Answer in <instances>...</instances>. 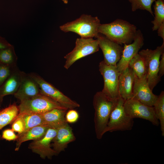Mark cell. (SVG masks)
Here are the masks:
<instances>
[{"label":"cell","mask_w":164,"mask_h":164,"mask_svg":"<svg viewBox=\"0 0 164 164\" xmlns=\"http://www.w3.org/2000/svg\"><path fill=\"white\" fill-rule=\"evenodd\" d=\"M118 98H111L102 91L94 95L93 100L95 110L94 122L97 139H101L105 133L111 114L117 105Z\"/></svg>","instance_id":"obj_1"},{"label":"cell","mask_w":164,"mask_h":164,"mask_svg":"<svg viewBox=\"0 0 164 164\" xmlns=\"http://www.w3.org/2000/svg\"><path fill=\"white\" fill-rule=\"evenodd\" d=\"M98 31L109 40L121 45L132 43L137 30L135 25L127 21L117 19L110 23L101 24Z\"/></svg>","instance_id":"obj_2"},{"label":"cell","mask_w":164,"mask_h":164,"mask_svg":"<svg viewBox=\"0 0 164 164\" xmlns=\"http://www.w3.org/2000/svg\"><path fill=\"white\" fill-rule=\"evenodd\" d=\"M101 24L97 16L84 14L75 20L60 26V28L65 32H75L81 38H96L99 34L98 29Z\"/></svg>","instance_id":"obj_3"},{"label":"cell","mask_w":164,"mask_h":164,"mask_svg":"<svg viewBox=\"0 0 164 164\" xmlns=\"http://www.w3.org/2000/svg\"><path fill=\"white\" fill-rule=\"evenodd\" d=\"M164 52V41L161 46L154 50L147 49L139 51L138 53L143 59L146 68L147 82L151 89L160 81L158 75L159 66L161 55Z\"/></svg>","instance_id":"obj_4"},{"label":"cell","mask_w":164,"mask_h":164,"mask_svg":"<svg viewBox=\"0 0 164 164\" xmlns=\"http://www.w3.org/2000/svg\"><path fill=\"white\" fill-rule=\"evenodd\" d=\"M19 113L42 114L54 109H68L49 97L41 93L20 101Z\"/></svg>","instance_id":"obj_5"},{"label":"cell","mask_w":164,"mask_h":164,"mask_svg":"<svg viewBox=\"0 0 164 164\" xmlns=\"http://www.w3.org/2000/svg\"><path fill=\"white\" fill-rule=\"evenodd\" d=\"M99 48L97 39H94L93 38L77 39L74 48L64 56L66 60L64 68L68 69L76 61L98 51Z\"/></svg>","instance_id":"obj_6"},{"label":"cell","mask_w":164,"mask_h":164,"mask_svg":"<svg viewBox=\"0 0 164 164\" xmlns=\"http://www.w3.org/2000/svg\"><path fill=\"white\" fill-rule=\"evenodd\" d=\"M125 101L119 97L117 104L111 114L105 133L108 132L128 131L132 129L134 125L133 119L125 111Z\"/></svg>","instance_id":"obj_7"},{"label":"cell","mask_w":164,"mask_h":164,"mask_svg":"<svg viewBox=\"0 0 164 164\" xmlns=\"http://www.w3.org/2000/svg\"><path fill=\"white\" fill-rule=\"evenodd\" d=\"M29 75L38 84L41 94L55 101L68 109L80 107L78 103L64 95L39 76L33 73Z\"/></svg>","instance_id":"obj_8"},{"label":"cell","mask_w":164,"mask_h":164,"mask_svg":"<svg viewBox=\"0 0 164 164\" xmlns=\"http://www.w3.org/2000/svg\"><path fill=\"white\" fill-rule=\"evenodd\" d=\"M99 67L104 79V87L101 91L111 98H118L119 97L118 84L120 73L116 66L108 65L103 60L100 63Z\"/></svg>","instance_id":"obj_9"},{"label":"cell","mask_w":164,"mask_h":164,"mask_svg":"<svg viewBox=\"0 0 164 164\" xmlns=\"http://www.w3.org/2000/svg\"><path fill=\"white\" fill-rule=\"evenodd\" d=\"M124 108L126 114L133 119L140 118L147 120L156 126L159 124L153 106L145 104L132 98L125 101Z\"/></svg>","instance_id":"obj_10"},{"label":"cell","mask_w":164,"mask_h":164,"mask_svg":"<svg viewBox=\"0 0 164 164\" xmlns=\"http://www.w3.org/2000/svg\"><path fill=\"white\" fill-rule=\"evenodd\" d=\"M57 132V129L49 128L43 137L30 143L28 148L32 152L38 154L43 159L47 158L51 159L53 156L58 155L51 148V142L56 135Z\"/></svg>","instance_id":"obj_11"},{"label":"cell","mask_w":164,"mask_h":164,"mask_svg":"<svg viewBox=\"0 0 164 164\" xmlns=\"http://www.w3.org/2000/svg\"><path fill=\"white\" fill-rule=\"evenodd\" d=\"M96 38L103 54V60L108 65L116 66L121 58L123 47L99 33Z\"/></svg>","instance_id":"obj_12"},{"label":"cell","mask_w":164,"mask_h":164,"mask_svg":"<svg viewBox=\"0 0 164 164\" xmlns=\"http://www.w3.org/2000/svg\"><path fill=\"white\" fill-rule=\"evenodd\" d=\"M144 41L143 34L138 29L137 30L133 42L129 44H124L121 56L116 65L120 73L128 67L131 60L138 53L144 45Z\"/></svg>","instance_id":"obj_13"},{"label":"cell","mask_w":164,"mask_h":164,"mask_svg":"<svg viewBox=\"0 0 164 164\" xmlns=\"http://www.w3.org/2000/svg\"><path fill=\"white\" fill-rule=\"evenodd\" d=\"M133 96L132 98L150 106H153L158 97L152 93L147 82L146 77L139 78L135 75Z\"/></svg>","instance_id":"obj_14"},{"label":"cell","mask_w":164,"mask_h":164,"mask_svg":"<svg viewBox=\"0 0 164 164\" xmlns=\"http://www.w3.org/2000/svg\"><path fill=\"white\" fill-rule=\"evenodd\" d=\"M57 133L53 139L51 146L57 155L65 151L68 145L76 140L72 128L66 122L57 129Z\"/></svg>","instance_id":"obj_15"},{"label":"cell","mask_w":164,"mask_h":164,"mask_svg":"<svg viewBox=\"0 0 164 164\" xmlns=\"http://www.w3.org/2000/svg\"><path fill=\"white\" fill-rule=\"evenodd\" d=\"M40 93L39 86L36 81L29 75H26L23 73L19 88L14 94L15 97L21 101Z\"/></svg>","instance_id":"obj_16"},{"label":"cell","mask_w":164,"mask_h":164,"mask_svg":"<svg viewBox=\"0 0 164 164\" xmlns=\"http://www.w3.org/2000/svg\"><path fill=\"white\" fill-rule=\"evenodd\" d=\"M135 75L128 67L121 72L119 75L118 91L119 95L125 101L133 97V90Z\"/></svg>","instance_id":"obj_17"},{"label":"cell","mask_w":164,"mask_h":164,"mask_svg":"<svg viewBox=\"0 0 164 164\" xmlns=\"http://www.w3.org/2000/svg\"><path fill=\"white\" fill-rule=\"evenodd\" d=\"M50 128L46 125L37 126L18 134L15 151H18L22 144L27 141L39 139L43 137Z\"/></svg>","instance_id":"obj_18"},{"label":"cell","mask_w":164,"mask_h":164,"mask_svg":"<svg viewBox=\"0 0 164 164\" xmlns=\"http://www.w3.org/2000/svg\"><path fill=\"white\" fill-rule=\"evenodd\" d=\"M23 72L15 71L0 86V101H2L5 96L14 94L20 86Z\"/></svg>","instance_id":"obj_19"},{"label":"cell","mask_w":164,"mask_h":164,"mask_svg":"<svg viewBox=\"0 0 164 164\" xmlns=\"http://www.w3.org/2000/svg\"><path fill=\"white\" fill-rule=\"evenodd\" d=\"M67 111L56 108L41 114L47 125L50 128L57 129L67 122L65 119Z\"/></svg>","instance_id":"obj_20"},{"label":"cell","mask_w":164,"mask_h":164,"mask_svg":"<svg viewBox=\"0 0 164 164\" xmlns=\"http://www.w3.org/2000/svg\"><path fill=\"white\" fill-rule=\"evenodd\" d=\"M19 114L18 106L15 104L0 111V130L13 121Z\"/></svg>","instance_id":"obj_21"},{"label":"cell","mask_w":164,"mask_h":164,"mask_svg":"<svg viewBox=\"0 0 164 164\" xmlns=\"http://www.w3.org/2000/svg\"><path fill=\"white\" fill-rule=\"evenodd\" d=\"M128 67L132 70L136 77L141 78L146 77L145 65L143 59L138 53L131 60Z\"/></svg>","instance_id":"obj_22"},{"label":"cell","mask_w":164,"mask_h":164,"mask_svg":"<svg viewBox=\"0 0 164 164\" xmlns=\"http://www.w3.org/2000/svg\"><path fill=\"white\" fill-rule=\"evenodd\" d=\"M18 115L22 117L25 122L24 132L37 126L46 125L41 114L19 113Z\"/></svg>","instance_id":"obj_23"},{"label":"cell","mask_w":164,"mask_h":164,"mask_svg":"<svg viewBox=\"0 0 164 164\" xmlns=\"http://www.w3.org/2000/svg\"><path fill=\"white\" fill-rule=\"evenodd\" d=\"M153 107L155 116L160 125L162 136H164V92L162 91L155 101Z\"/></svg>","instance_id":"obj_24"},{"label":"cell","mask_w":164,"mask_h":164,"mask_svg":"<svg viewBox=\"0 0 164 164\" xmlns=\"http://www.w3.org/2000/svg\"><path fill=\"white\" fill-rule=\"evenodd\" d=\"M153 5L155 17L151 22L153 25L152 31L157 30L161 25L164 22V0H155Z\"/></svg>","instance_id":"obj_25"},{"label":"cell","mask_w":164,"mask_h":164,"mask_svg":"<svg viewBox=\"0 0 164 164\" xmlns=\"http://www.w3.org/2000/svg\"><path fill=\"white\" fill-rule=\"evenodd\" d=\"M13 46L0 50V63L9 66L16 60Z\"/></svg>","instance_id":"obj_26"},{"label":"cell","mask_w":164,"mask_h":164,"mask_svg":"<svg viewBox=\"0 0 164 164\" xmlns=\"http://www.w3.org/2000/svg\"><path fill=\"white\" fill-rule=\"evenodd\" d=\"M155 0H128L131 3V9L132 12H135L138 9L145 10L149 12L152 15H153V12L152 9V5Z\"/></svg>","instance_id":"obj_27"},{"label":"cell","mask_w":164,"mask_h":164,"mask_svg":"<svg viewBox=\"0 0 164 164\" xmlns=\"http://www.w3.org/2000/svg\"><path fill=\"white\" fill-rule=\"evenodd\" d=\"M25 128V124L22 117L18 115L12 125V129L20 134L23 132Z\"/></svg>","instance_id":"obj_28"},{"label":"cell","mask_w":164,"mask_h":164,"mask_svg":"<svg viewBox=\"0 0 164 164\" xmlns=\"http://www.w3.org/2000/svg\"><path fill=\"white\" fill-rule=\"evenodd\" d=\"M9 66L0 63V86L11 74Z\"/></svg>","instance_id":"obj_29"},{"label":"cell","mask_w":164,"mask_h":164,"mask_svg":"<svg viewBox=\"0 0 164 164\" xmlns=\"http://www.w3.org/2000/svg\"><path fill=\"white\" fill-rule=\"evenodd\" d=\"M79 118V114L78 112L73 109H70L66 112L65 115L66 121L70 123L77 122Z\"/></svg>","instance_id":"obj_30"},{"label":"cell","mask_w":164,"mask_h":164,"mask_svg":"<svg viewBox=\"0 0 164 164\" xmlns=\"http://www.w3.org/2000/svg\"><path fill=\"white\" fill-rule=\"evenodd\" d=\"M12 129H8L3 131L2 138L6 140L11 141L16 140L18 135H16Z\"/></svg>","instance_id":"obj_31"},{"label":"cell","mask_w":164,"mask_h":164,"mask_svg":"<svg viewBox=\"0 0 164 164\" xmlns=\"http://www.w3.org/2000/svg\"><path fill=\"white\" fill-rule=\"evenodd\" d=\"M164 74V52L162 54L159 60L158 75L160 77Z\"/></svg>","instance_id":"obj_32"},{"label":"cell","mask_w":164,"mask_h":164,"mask_svg":"<svg viewBox=\"0 0 164 164\" xmlns=\"http://www.w3.org/2000/svg\"><path fill=\"white\" fill-rule=\"evenodd\" d=\"M12 46L4 38L0 36V50Z\"/></svg>","instance_id":"obj_33"},{"label":"cell","mask_w":164,"mask_h":164,"mask_svg":"<svg viewBox=\"0 0 164 164\" xmlns=\"http://www.w3.org/2000/svg\"><path fill=\"white\" fill-rule=\"evenodd\" d=\"M157 30L158 36L162 38L164 41V22L161 25Z\"/></svg>","instance_id":"obj_34"},{"label":"cell","mask_w":164,"mask_h":164,"mask_svg":"<svg viewBox=\"0 0 164 164\" xmlns=\"http://www.w3.org/2000/svg\"><path fill=\"white\" fill-rule=\"evenodd\" d=\"M63 2L66 4H67L68 2V0H62Z\"/></svg>","instance_id":"obj_35"},{"label":"cell","mask_w":164,"mask_h":164,"mask_svg":"<svg viewBox=\"0 0 164 164\" xmlns=\"http://www.w3.org/2000/svg\"><path fill=\"white\" fill-rule=\"evenodd\" d=\"M2 101H0V111L1 110V107Z\"/></svg>","instance_id":"obj_36"},{"label":"cell","mask_w":164,"mask_h":164,"mask_svg":"<svg viewBox=\"0 0 164 164\" xmlns=\"http://www.w3.org/2000/svg\"><path fill=\"white\" fill-rule=\"evenodd\" d=\"M1 138V136L0 135V140Z\"/></svg>","instance_id":"obj_37"}]
</instances>
